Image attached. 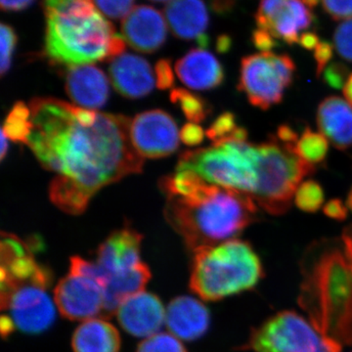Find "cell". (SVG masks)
<instances>
[{"label":"cell","mask_w":352,"mask_h":352,"mask_svg":"<svg viewBox=\"0 0 352 352\" xmlns=\"http://www.w3.org/2000/svg\"><path fill=\"white\" fill-rule=\"evenodd\" d=\"M30 109L32 129L27 145L43 168L71 180L90 197L142 171L144 159L132 145L129 118L56 98H34Z\"/></svg>","instance_id":"1"},{"label":"cell","mask_w":352,"mask_h":352,"mask_svg":"<svg viewBox=\"0 0 352 352\" xmlns=\"http://www.w3.org/2000/svg\"><path fill=\"white\" fill-rule=\"evenodd\" d=\"M160 187L166 196V221L191 251L235 239L256 219L251 196L210 184L194 171L176 170Z\"/></svg>","instance_id":"2"},{"label":"cell","mask_w":352,"mask_h":352,"mask_svg":"<svg viewBox=\"0 0 352 352\" xmlns=\"http://www.w3.org/2000/svg\"><path fill=\"white\" fill-rule=\"evenodd\" d=\"M46 20L44 54L69 67L113 60L124 54L126 41L94 0H41Z\"/></svg>","instance_id":"3"},{"label":"cell","mask_w":352,"mask_h":352,"mask_svg":"<svg viewBox=\"0 0 352 352\" xmlns=\"http://www.w3.org/2000/svg\"><path fill=\"white\" fill-rule=\"evenodd\" d=\"M298 302L319 330L352 344V265L344 250L322 252L307 266Z\"/></svg>","instance_id":"4"},{"label":"cell","mask_w":352,"mask_h":352,"mask_svg":"<svg viewBox=\"0 0 352 352\" xmlns=\"http://www.w3.org/2000/svg\"><path fill=\"white\" fill-rule=\"evenodd\" d=\"M263 265L252 245L229 240L194 251L190 289L201 300L215 302L256 286Z\"/></svg>","instance_id":"5"},{"label":"cell","mask_w":352,"mask_h":352,"mask_svg":"<svg viewBox=\"0 0 352 352\" xmlns=\"http://www.w3.org/2000/svg\"><path fill=\"white\" fill-rule=\"evenodd\" d=\"M176 170H191L210 184L252 196L258 179V145L227 138L185 152Z\"/></svg>","instance_id":"6"},{"label":"cell","mask_w":352,"mask_h":352,"mask_svg":"<svg viewBox=\"0 0 352 352\" xmlns=\"http://www.w3.org/2000/svg\"><path fill=\"white\" fill-rule=\"evenodd\" d=\"M314 166L300 159L289 146L276 138L258 145V179L251 196L268 214L288 212L303 178L314 173Z\"/></svg>","instance_id":"7"},{"label":"cell","mask_w":352,"mask_h":352,"mask_svg":"<svg viewBox=\"0 0 352 352\" xmlns=\"http://www.w3.org/2000/svg\"><path fill=\"white\" fill-rule=\"evenodd\" d=\"M247 346L254 352L342 351L340 342L294 311L280 312L254 329Z\"/></svg>","instance_id":"8"},{"label":"cell","mask_w":352,"mask_h":352,"mask_svg":"<svg viewBox=\"0 0 352 352\" xmlns=\"http://www.w3.org/2000/svg\"><path fill=\"white\" fill-rule=\"evenodd\" d=\"M296 67L289 55L261 52L248 55L241 61L238 90L254 107L266 111L281 103L291 87Z\"/></svg>","instance_id":"9"},{"label":"cell","mask_w":352,"mask_h":352,"mask_svg":"<svg viewBox=\"0 0 352 352\" xmlns=\"http://www.w3.org/2000/svg\"><path fill=\"white\" fill-rule=\"evenodd\" d=\"M47 288L45 285L29 283L1 292V309L7 312L1 319L4 335L14 329L38 335L53 325L56 309L46 291Z\"/></svg>","instance_id":"10"},{"label":"cell","mask_w":352,"mask_h":352,"mask_svg":"<svg viewBox=\"0 0 352 352\" xmlns=\"http://www.w3.org/2000/svg\"><path fill=\"white\" fill-rule=\"evenodd\" d=\"M54 302L68 320L87 321L104 316L105 291L94 277L69 271L55 287Z\"/></svg>","instance_id":"11"},{"label":"cell","mask_w":352,"mask_h":352,"mask_svg":"<svg viewBox=\"0 0 352 352\" xmlns=\"http://www.w3.org/2000/svg\"><path fill=\"white\" fill-rule=\"evenodd\" d=\"M129 133L132 145L143 159L170 156L179 145L175 120L162 110L139 113L131 120Z\"/></svg>","instance_id":"12"},{"label":"cell","mask_w":352,"mask_h":352,"mask_svg":"<svg viewBox=\"0 0 352 352\" xmlns=\"http://www.w3.org/2000/svg\"><path fill=\"white\" fill-rule=\"evenodd\" d=\"M259 29L289 45L298 43L300 32L314 23V16L302 0H261L256 16Z\"/></svg>","instance_id":"13"},{"label":"cell","mask_w":352,"mask_h":352,"mask_svg":"<svg viewBox=\"0 0 352 352\" xmlns=\"http://www.w3.org/2000/svg\"><path fill=\"white\" fill-rule=\"evenodd\" d=\"M29 283L50 287V271L36 261L28 243L13 234L2 233L1 292Z\"/></svg>","instance_id":"14"},{"label":"cell","mask_w":352,"mask_h":352,"mask_svg":"<svg viewBox=\"0 0 352 352\" xmlns=\"http://www.w3.org/2000/svg\"><path fill=\"white\" fill-rule=\"evenodd\" d=\"M120 325L129 335L149 338L166 323V309L159 296L142 291L124 300L117 312Z\"/></svg>","instance_id":"15"},{"label":"cell","mask_w":352,"mask_h":352,"mask_svg":"<svg viewBox=\"0 0 352 352\" xmlns=\"http://www.w3.org/2000/svg\"><path fill=\"white\" fill-rule=\"evenodd\" d=\"M163 14L154 7H134L122 20L124 41L134 50L143 53L159 50L166 43L168 24Z\"/></svg>","instance_id":"16"},{"label":"cell","mask_w":352,"mask_h":352,"mask_svg":"<svg viewBox=\"0 0 352 352\" xmlns=\"http://www.w3.org/2000/svg\"><path fill=\"white\" fill-rule=\"evenodd\" d=\"M142 235L132 228L115 231L97 250L96 263L109 276L124 274L143 263L141 261Z\"/></svg>","instance_id":"17"},{"label":"cell","mask_w":352,"mask_h":352,"mask_svg":"<svg viewBox=\"0 0 352 352\" xmlns=\"http://www.w3.org/2000/svg\"><path fill=\"white\" fill-rule=\"evenodd\" d=\"M168 27L176 38L196 41L206 50L210 44L207 34L208 12L203 0H171L164 9Z\"/></svg>","instance_id":"18"},{"label":"cell","mask_w":352,"mask_h":352,"mask_svg":"<svg viewBox=\"0 0 352 352\" xmlns=\"http://www.w3.org/2000/svg\"><path fill=\"white\" fill-rule=\"evenodd\" d=\"M210 312L201 300L188 296L173 298L166 309L168 332L183 340L203 337L210 326Z\"/></svg>","instance_id":"19"},{"label":"cell","mask_w":352,"mask_h":352,"mask_svg":"<svg viewBox=\"0 0 352 352\" xmlns=\"http://www.w3.org/2000/svg\"><path fill=\"white\" fill-rule=\"evenodd\" d=\"M109 71L113 87L126 98H141L154 88L151 66L144 58L138 55H120L112 60Z\"/></svg>","instance_id":"20"},{"label":"cell","mask_w":352,"mask_h":352,"mask_svg":"<svg viewBox=\"0 0 352 352\" xmlns=\"http://www.w3.org/2000/svg\"><path fill=\"white\" fill-rule=\"evenodd\" d=\"M65 88L71 100L83 108H101L108 100L107 76L94 65L69 67Z\"/></svg>","instance_id":"21"},{"label":"cell","mask_w":352,"mask_h":352,"mask_svg":"<svg viewBox=\"0 0 352 352\" xmlns=\"http://www.w3.org/2000/svg\"><path fill=\"white\" fill-rule=\"evenodd\" d=\"M176 75L194 90L219 87L226 80L223 67L212 53L203 48L191 50L175 64Z\"/></svg>","instance_id":"22"},{"label":"cell","mask_w":352,"mask_h":352,"mask_svg":"<svg viewBox=\"0 0 352 352\" xmlns=\"http://www.w3.org/2000/svg\"><path fill=\"white\" fill-rule=\"evenodd\" d=\"M317 126L337 149L352 147V108L339 96L326 97L317 108Z\"/></svg>","instance_id":"23"},{"label":"cell","mask_w":352,"mask_h":352,"mask_svg":"<svg viewBox=\"0 0 352 352\" xmlns=\"http://www.w3.org/2000/svg\"><path fill=\"white\" fill-rule=\"evenodd\" d=\"M120 336L112 323L102 318L83 321L74 333V352H120Z\"/></svg>","instance_id":"24"},{"label":"cell","mask_w":352,"mask_h":352,"mask_svg":"<svg viewBox=\"0 0 352 352\" xmlns=\"http://www.w3.org/2000/svg\"><path fill=\"white\" fill-rule=\"evenodd\" d=\"M50 196L56 207L69 214H82L91 199L80 186L59 175L51 182Z\"/></svg>","instance_id":"25"},{"label":"cell","mask_w":352,"mask_h":352,"mask_svg":"<svg viewBox=\"0 0 352 352\" xmlns=\"http://www.w3.org/2000/svg\"><path fill=\"white\" fill-rule=\"evenodd\" d=\"M291 148L296 156L315 168L327 157L329 142L321 132H315L307 127L298 142Z\"/></svg>","instance_id":"26"},{"label":"cell","mask_w":352,"mask_h":352,"mask_svg":"<svg viewBox=\"0 0 352 352\" xmlns=\"http://www.w3.org/2000/svg\"><path fill=\"white\" fill-rule=\"evenodd\" d=\"M32 129L31 109L23 102L14 104L4 122L2 132L14 142L28 144Z\"/></svg>","instance_id":"27"},{"label":"cell","mask_w":352,"mask_h":352,"mask_svg":"<svg viewBox=\"0 0 352 352\" xmlns=\"http://www.w3.org/2000/svg\"><path fill=\"white\" fill-rule=\"evenodd\" d=\"M170 100L177 104L182 109L185 117L192 124H200L207 120L212 113V106L200 95L192 94L183 88H175L171 91Z\"/></svg>","instance_id":"28"},{"label":"cell","mask_w":352,"mask_h":352,"mask_svg":"<svg viewBox=\"0 0 352 352\" xmlns=\"http://www.w3.org/2000/svg\"><path fill=\"white\" fill-rule=\"evenodd\" d=\"M294 200L296 207L302 212L314 214L318 212L323 206L325 195L323 188L318 182L308 179L298 186Z\"/></svg>","instance_id":"29"},{"label":"cell","mask_w":352,"mask_h":352,"mask_svg":"<svg viewBox=\"0 0 352 352\" xmlns=\"http://www.w3.org/2000/svg\"><path fill=\"white\" fill-rule=\"evenodd\" d=\"M136 352H187L180 340L170 333H157L139 344Z\"/></svg>","instance_id":"30"},{"label":"cell","mask_w":352,"mask_h":352,"mask_svg":"<svg viewBox=\"0 0 352 352\" xmlns=\"http://www.w3.org/2000/svg\"><path fill=\"white\" fill-rule=\"evenodd\" d=\"M237 127V120H236L235 115L231 112H224L214 120L212 126L208 127V131H206V134L214 144V143L231 138Z\"/></svg>","instance_id":"31"},{"label":"cell","mask_w":352,"mask_h":352,"mask_svg":"<svg viewBox=\"0 0 352 352\" xmlns=\"http://www.w3.org/2000/svg\"><path fill=\"white\" fill-rule=\"evenodd\" d=\"M333 47L342 59L352 63V19L338 25L333 32Z\"/></svg>","instance_id":"32"},{"label":"cell","mask_w":352,"mask_h":352,"mask_svg":"<svg viewBox=\"0 0 352 352\" xmlns=\"http://www.w3.org/2000/svg\"><path fill=\"white\" fill-rule=\"evenodd\" d=\"M0 41H1V60H0V73L6 75L12 63V56L17 44V34L11 25L2 23L0 29Z\"/></svg>","instance_id":"33"},{"label":"cell","mask_w":352,"mask_h":352,"mask_svg":"<svg viewBox=\"0 0 352 352\" xmlns=\"http://www.w3.org/2000/svg\"><path fill=\"white\" fill-rule=\"evenodd\" d=\"M94 2L103 15L118 20L129 15L135 0H94Z\"/></svg>","instance_id":"34"},{"label":"cell","mask_w":352,"mask_h":352,"mask_svg":"<svg viewBox=\"0 0 352 352\" xmlns=\"http://www.w3.org/2000/svg\"><path fill=\"white\" fill-rule=\"evenodd\" d=\"M349 68L340 62H332L328 65L322 74V80L327 87L333 89H342L346 85L347 78L351 74Z\"/></svg>","instance_id":"35"},{"label":"cell","mask_w":352,"mask_h":352,"mask_svg":"<svg viewBox=\"0 0 352 352\" xmlns=\"http://www.w3.org/2000/svg\"><path fill=\"white\" fill-rule=\"evenodd\" d=\"M325 12L336 21L352 19V0H321Z\"/></svg>","instance_id":"36"},{"label":"cell","mask_w":352,"mask_h":352,"mask_svg":"<svg viewBox=\"0 0 352 352\" xmlns=\"http://www.w3.org/2000/svg\"><path fill=\"white\" fill-rule=\"evenodd\" d=\"M333 46L327 41H321L314 50V60L316 63V76L320 78L324 69L327 68L333 59Z\"/></svg>","instance_id":"37"},{"label":"cell","mask_w":352,"mask_h":352,"mask_svg":"<svg viewBox=\"0 0 352 352\" xmlns=\"http://www.w3.org/2000/svg\"><path fill=\"white\" fill-rule=\"evenodd\" d=\"M157 87L160 89H168L173 87L175 83L173 67L170 62L166 59H162L156 65Z\"/></svg>","instance_id":"38"},{"label":"cell","mask_w":352,"mask_h":352,"mask_svg":"<svg viewBox=\"0 0 352 352\" xmlns=\"http://www.w3.org/2000/svg\"><path fill=\"white\" fill-rule=\"evenodd\" d=\"M251 39L252 45L261 52H271V50L280 45L272 34L259 28L252 32Z\"/></svg>","instance_id":"39"},{"label":"cell","mask_w":352,"mask_h":352,"mask_svg":"<svg viewBox=\"0 0 352 352\" xmlns=\"http://www.w3.org/2000/svg\"><path fill=\"white\" fill-rule=\"evenodd\" d=\"M205 134V131L200 126L190 122L182 127L180 131V140L186 145L196 146L203 142Z\"/></svg>","instance_id":"40"},{"label":"cell","mask_w":352,"mask_h":352,"mask_svg":"<svg viewBox=\"0 0 352 352\" xmlns=\"http://www.w3.org/2000/svg\"><path fill=\"white\" fill-rule=\"evenodd\" d=\"M323 212L329 219L339 220V221L346 219L347 215H349V210L344 201L340 199H333V200L329 201L324 206Z\"/></svg>","instance_id":"41"},{"label":"cell","mask_w":352,"mask_h":352,"mask_svg":"<svg viewBox=\"0 0 352 352\" xmlns=\"http://www.w3.org/2000/svg\"><path fill=\"white\" fill-rule=\"evenodd\" d=\"M277 140H279V142H281L282 144L289 146H294L298 142V133L289 124H283L281 126H279L277 129L276 131V138Z\"/></svg>","instance_id":"42"},{"label":"cell","mask_w":352,"mask_h":352,"mask_svg":"<svg viewBox=\"0 0 352 352\" xmlns=\"http://www.w3.org/2000/svg\"><path fill=\"white\" fill-rule=\"evenodd\" d=\"M318 34L314 32H305L300 34L298 44L307 50H314L320 43Z\"/></svg>","instance_id":"43"},{"label":"cell","mask_w":352,"mask_h":352,"mask_svg":"<svg viewBox=\"0 0 352 352\" xmlns=\"http://www.w3.org/2000/svg\"><path fill=\"white\" fill-rule=\"evenodd\" d=\"M34 0H0L1 9L3 11H21L31 6Z\"/></svg>","instance_id":"44"},{"label":"cell","mask_w":352,"mask_h":352,"mask_svg":"<svg viewBox=\"0 0 352 352\" xmlns=\"http://www.w3.org/2000/svg\"><path fill=\"white\" fill-rule=\"evenodd\" d=\"M233 41L228 34H221L217 41V50L220 54H226L232 48Z\"/></svg>","instance_id":"45"},{"label":"cell","mask_w":352,"mask_h":352,"mask_svg":"<svg viewBox=\"0 0 352 352\" xmlns=\"http://www.w3.org/2000/svg\"><path fill=\"white\" fill-rule=\"evenodd\" d=\"M234 6V0H212V8L217 13H227Z\"/></svg>","instance_id":"46"},{"label":"cell","mask_w":352,"mask_h":352,"mask_svg":"<svg viewBox=\"0 0 352 352\" xmlns=\"http://www.w3.org/2000/svg\"><path fill=\"white\" fill-rule=\"evenodd\" d=\"M342 92H344V96L347 103L352 107V73L349 75V78H347L346 85L342 88Z\"/></svg>","instance_id":"47"},{"label":"cell","mask_w":352,"mask_h":352,"mask_svg":"<svg viewBox=\"0 0 352 352\" xmlns=\"http://www.w3.org/2000/svg\"><path fill=\"white\" fill-rule=\"evenodd\" d=\"M7 136L3 132H1V160H3L6 156L7 149H8V141H7Z\"/></svg>","instance_id":"48"},{"label":"cell","mask_w":352,"mask_h":352,"mask_svg":"<svg viewBox=\"0 0 352 352\" xmlns=\"http://www.w3.org/2000/svg\"><path fill=\"white\" fill-rule=\"evenodd\" d=\"M302 2L308 7V8L314 9L320 3L321 0H302Z\"/></svg>","instance_id":"49"},{"label":"cell","mask_w":352,"mask_h":352,"mask_svg":"<svg viewBox=\"0 0 352 352\" xmlns=\"http://www.w3.org/2000/svg\"><path fill=\"white\" fill-rule=\"evenodd\" d=\"M347 207L352 210V189L351 191L349 192V197H347Z\"/></svg>","instance_id":"50"},{"label":"cell","mask_w":352,"mask_h":352,"mask_svg":"<svg viewBox=\"0 0 352 352\" xmlns=\"http://www.w3.org/2000/svg\"><path fill=\"white\" fill-rule=\"evenodd\" d=\"M152 1H155V2H166V1H171V0H152Z\"/></svg>","instance_id":"51"}]
</instances>
